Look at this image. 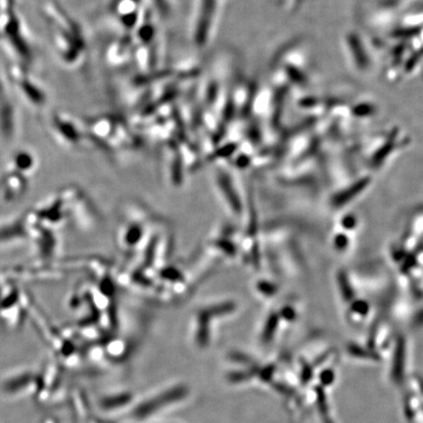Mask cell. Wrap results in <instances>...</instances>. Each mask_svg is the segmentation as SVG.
I'll return each instance as SVG.
<instances>
[{
    "label": "cell",
    "mask_w": 423,
    "mask_h": 423,
    "mask_svg": "<svg viewBox=\"0 0 423 423\" xmlns=\"http://www.w3.org/2000/svg\"><path fill=\"white\" fill-rule=\"evenodd\" d=\"M42 14L58 60L66 68H79L87 55L86 38L81 26L55 0L43 4Z\"/></svg>",
    "instance_id": "cell-1"
},
{
    "label": "cell",
    "mask_w": 423,
    "mask_h": 423,
    "mask_svg": "<svg viewBox=\"0 0 423 423\" xmlns=\"http://www.w3.org/2000/svg\"><path fill=\"white\" fill-rule=\"evenodd\" d=\"M5 74L13 92H15L28 106L33 109L45 108L48 103L47 91L43 84L30 74V68L12 63Z\"/></svg>",
    "instance_id": "cell-2"
},
{
    "label": "cell",
    "mask_w": 423,
    "mask_h": 423,
    "mask_svg": "<svg viewBox=\"0 0 423 423\" xmlns=\"http://www.w3.org/2000/svg\"><path fill=\"white\" fill-rule=\"evenodd\" d=\"M51 130L65 145L76 146L84 140V130L73 118L65 113H56L51 119Z\"/></svg>",
    "instance_id": "cell-3"
},
{
    "label": "cell",
    "mask_w": 423,
    "mask_h": 423,
    "mask_svg": "<svg viewBox=\"0 0 423 423\" xmlns=\"http://www.w3.org/2000/svg\"><path fill=\"white\" fill-rule=\"evenodd\" d=\"M186 395V387H174V388L166 391L165 393L160 394L155 398L150 400V401L143 402L135 410V417L137 419H145L146 417H150L153 412L162 409L164 406H168V405L173 404V402L181 401Z\"/></svg>",
    "instance_id": "cell-4"
},
{
    "label": "cell",
    "mask_w": 423,
    "mask_h": 423,
    "mask_svg": "<svg viewBox=\"0 0 423 423\" xmlns=\"http://www.w3.org/2000/svg\"><path fill=\"white\" fill-rule=\"evenodd\" d=\"M1 186L4 196L7 200H15L25 194L28 189L26 174L14 170H10L2 179Z\"/></svg>",
    "instance_id": "cell-5"
},
{
    "label": "cell",
    "mask_w": 423,
    "mask_h": 423,
    "mask_svg": "<svg viewBox=\"0 0 423 423\" xmlns=\"http://www.w3.org/2000/svg\"><path fill=\"white\" fill-rule=\"evenodd\" d=\"M130 400H132V395L130 394L117 395V396L108 397V398L102 400L100 402V407H101V409L110 411V410L118 409V407L129 404Z\"/></svg>",
    "instance_id": "cell-6"
},
{
    "label": "cell",
    "mask_w": 423,
    "mask_h": 423,
    "mask_svg": "<svg viewBox=\"0 0 423 423\" xmlns=\"http://www.w3.org/2000/svg\"><path fill=\"white\" fill-rule=\"evenodd\" d=\"M278 319L276 315H271L266 322L265 330L263 332V341L265 343H269L273 338L274 333L276 332L278 327Z\"/></svg>",
    "instance_id": "cell-7"
}]
</instances>
